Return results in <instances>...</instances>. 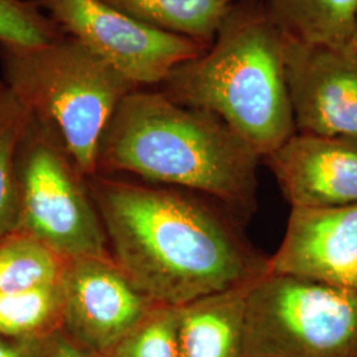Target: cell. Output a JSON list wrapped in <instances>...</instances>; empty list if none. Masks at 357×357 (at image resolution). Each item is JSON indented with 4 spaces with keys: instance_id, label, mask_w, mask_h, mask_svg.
I'll return each instance as SVG.
<instances>
[{
    "instance_id": "cell-1",
    "label": "cell",
    "mask_w": 357,
    "mask_h": 357,
    "mask_svg": "<svg viewBox=\"0 0 357 357\" xmlns=\"http://www.w3.org/2000/svg\"><path fill=\"white\" fill-rule=\"evenodd\" d=\"M91 190L115 264L156 305L184 306L268 271L233 221L192 196L106 178Z\"/></svg>"
},
{
    "instance_id": "cell-2",
    "label": "cell",
    "mask_w": 357,
    "mask_h": 357,
    "mask_svg": "<svg viewBox=\"0 0 357 357\" xmlns=\"http://www.w3.org/2000/svg\"><path fill=\"white\" fill-rule=\"evenodd\" d=\"M261 156L218 116L137 89L105 130L98 169L204 193L240 217L257 208Z\"/></svg>"
},
{
    "instance_id": "cell-3",
    "label": "cell",
    "mask_w": 357,
    "mask_h": 357,
    "mask_svg": "<svg viewBox=\"0 0 357 357\" xmlns=\"http://www.w3.org/2000/svg\"><path fill=\"white\" fill-rule=\"evenodd\" d=\"M175 102L224 121L264 160L295 134L283 32L268 7L237 3L200 56L162 84Z\"/></svg>"
},
{
    "instance_id": "cell-4",
    "label": "cell",
    "mask_w": 357,
    "mask_h": 357,
    "mask_svg": "<svg viewBox=\"0 0 357 357\" xmlns=\"http://www.w3.org/2000/svg\"><path fill=\"white\" fill-rule=\"evenodd\" d=\"M0 66L6 86L28 112L57 130L78 172L96 175L105 130L139 88L68 35L36 47L0 44Z\"/></svg>"
},
{
    "instance_id": "cell-5",
    "label": "cell",
    "mask_w": 357,
    "mask_h": 357,
    "mask_svg": "<svg viewBox=\"0 0 357 357\" xmlns=\"http://www.w3.org/2000/svg\"><path fill=\"white\" fill-rule=\"evenodd\" d=\"M243 357H357V295L268 271L248 294Z\"/></svg>"
},
{
    "instance_id": "cell-6",
    "label": "cell",
    "mask_w": 357,
    "mask_h": 357,
    "mask_svg": "<svg viewBox=\"0 0 357 357\" xmlns=\"http://www.w3.org/2000/svg\"><path fill=\"white\" fill-rule=\"evenodd\" d=\"M20 228L66 259L109 257L107 237L57 130L31 114L19 143Z\"/></svg>"
},
{
    "instance_id": "cell-7",
    "label": "cell",
    "mask_w": 357,
    "mask_h": 357,
    "mask_svg": "<svg viewBox=\"0 0 357 357\" xmlns=\"http://www.w3.org/2000/svg\"><path fill=\"white\" fill-rule=\"evenodd\" d=\"M76 38L141 89L162 85L180 64L209 47L149 26L102 0H36Z\"/></svg>"
},
{
    "instance_id": "cell-8",
    "label": "cell",
    "mask_w": 357,
    "mask_h": 357,
    "mask_svg": "<svg viewBox=\"0 0 357 357\" xmlns=\"http://www.w3.org/2000/svg\"><path fill=\"white\" fill-rule=\"evenodd\" d=\"M59 284L66 333L101 357L158 306L130 281L112 255L66 259Z\"/></svg>"
},
{
    "instance_id": "cell-9",
    "label": "cell",
    "mask_w": 357,
    "mask_h": 357,
    "mask_svg": "<svg viewBox=\"0 0 357 357\" xmlns=\"http://www.w3.org/2000/svg\"><path fill=\"white\" fill-rule=\"evenodd\" d=\"M295 132L357 141V53L283 33Z\"/></svg>"
},
{
    "instance_id": "cell-10",
    "label": "cell",
    "mask_w": 357,
    "mask_h": 357,
    "mask_svg": "<svg viewBox=\"0 0 357 357\" xmlns=\"http://www.w3.org/2000/svg\"><path fill=\"white\" fill-rule=\"evenodd\" d=\"M268 271L357 295V203L291 208Z\"/></svg>"
},
{
    "instance_id": "cell-11",
    "label": "cell",
    "mask_w": 357,
    "mask_h": 357,
    "mask_svg": "<svg viewBox=\"0 0 357 357\" xmlns=\"http://www.w3.org/2000/svg\"><path fill=\"white\" fill-rule=\"evenodd\" d=\"M291 208L357 203V141L295 132L265 159Z\"/></svg>"
},
{
    "instance_id": "cell-12",
    "label": "cell",
    "mask_w": 357,
    "mask_h": 357,
    "mask_svg": "<svg viewBox=\"0 0 357 357\" xmlns=\"http://www.w3.org/2000/svg\"><path fill=\"white\" fill-rule=\"evenodd\" d=\"M252 284L178 307V357H243L246 299Z\"/></svg>"
},
{
    "instance_id": "cell-13",
    "label": "cell",
    "mask_w": 357,
    "mask_h": 357,
    "mask_svg": "<svg viewBox=\"0 0 357 357\" xmlns=\"http://www.w3.org/2000/svg\"><path fill=\"white\" fill-rule=\"evenodd\" d=\"M149 26L209 45L243 0H102Z\"/></svg>"
},
{
    "instance_id": "cell-14",
    "label": "cell",
    "mask_w": 357,
    "mask_h": 357,
    "mask_svg": "<svg viewBox=\"0 0 357 357\" xmlns=\"http://www.w3.org/2000/svg\"><path fill=\"white\" fill-rule=\"evenodd\" d=\"M283 33L320 45H349L357 0H266Z\"/></svg>"
},
{
    "instance_id": "cell-15",
    "label": "cell",
    "mask_w": 357,
    "mask_h": 357,
    "mask_svg": "<svg viewBox=\"0 0 357 357\" xmlns=\"http://www.w3.org/2000/svg\"><path fill=\"white\" fill-rule=\"evenodd\" d=\"M65 259L32 236L16 231L0 241V294L57 284Z\"/></svg>"
},
{
    "instance_id": "cell-16",
    "label": "cell",
    "mask_w": 357,
    "mask_h": 357,
    "mask_svg": "<svg viewBox=\"0 0 357 357\" xmlns=\"http://www.w3.org/2000/svg\"><path fill=\"white\" fill-rule=\"evenodd\" d=\"M31 113L11 90L0 93V241L20 228L16 156Z\"/></svg>"
},
{
    "instance_id": "cell-17",
    "label": "cell",
    "mask_w": 357,
    "mask_h": 357,
    "mask_svg": "<svg viewBox=\"0 0 357 357\" xmlns=\"http://www.w3.org/2000/svg\"><path fill=\"white\" fill-rule=\"evenodd\" d=\"M61 320L60 284L17 293L0 294V335L7 337H41Z\"/></svg>"
},
{
    "instance_id": "cell-18",
    "label": "cell",
    "mask_w": 357,
    "mask_h": 357,
    "mask_svg": "<svg viewBox=\"0 0 357 357\" xmlns=\"http://www.w3.org/2000/svg\"><path fill=\"white\" fill-rule=\"evenodd\" d=\"M178 307L158 305L105 357H178Z\"/></svg>"
},
{
    "instance_id": "cell-19",
    "label": "cell",
    "mask_w": 357,
    "mask_h": 357,
    "mask_svg": "<svg viewBox=\"0 0 357 357\" xmlns=\"http://www.w3.org/2000/svg\"><path fill=\"white\" fill-rule=\"evenodd\" d=\"M64 36L36 0H0V44L36 47Z\"/></svg>"
},
{
    "instance_id": "cell-20",
    "label": "cell",
    "mask_w": 357,
    "mask_h": 357,
    "mask_svg": "<svg viewBox=\"0 0 357 357\" xmlns=\"http://www.w3.org/2000/svg\"><path fill=\"white\" fill-rule=\"evenodd\" d=\"M43 357H101L76 343L66 332L52 331L44 339Z\"/></svg>"
},
{
    "instance_id": "cell-21",
    "label": "cell",
    "mask_w": 357,
    "mask_h": 357,
    "mask_svg": "<svg viewBox=\"0 0 357 357\" xmlns=\"http://www.w3.org/2000/svg\"><path fill=\"white\" fill-rule=\"evenodd\" d=\"M11 337L0 335V357H38L43 356L44 336L31 337L26 342H11Z\"/></svg>"
},
{
    "instance_id": "cell-22",
    "label": "cell",
    "mask_w": 357,
    "mask_h": 357,
    "mask_svg": "<svg viewBox=\"0 0 357 357\" xmlns=\"http://www.w3.org/2000/svg\"><path fill=\"white\" fill-rule=\"evenodd\" d=\"M351 48L357 53V15L355 19V26H354V32H352V38H351V43H349Z\"/></svg>"
},
{
    "instance_id": "cell-23",
    "label": "cell",
    "mask_w": 357,
    "mask_h": 357,
    "mask_svg": "<svg viewBox=\"0 0 357 357\" xmlns=\"http://www.w3.org/2000/svg\"><path fill=\"white\" fill-rule=\"evenodd\" d=\"M4 89H6V84H4V81H3V77L0 75V93Z\"/></svg>"
}]
</instances>
